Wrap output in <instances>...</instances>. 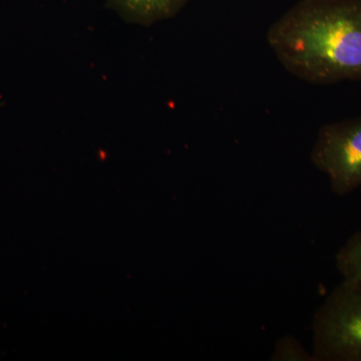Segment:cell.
Here are the masks:
<instances>
[{"label": "cell", "instance_id": "obj_1", "mask_svg": "<svg viewBox=\"0 0 361 361\" xmlns=\"http://www.w3.org/2000/svg\"><path fill=\"white\" fill-rule=\"evenodd\" d=\"M267 42L308 84L361 80V0H299L270 26Z\"/></svg>", "mask_w": 361, "mask_h": 361}, {"label": "cell", "instance_id": "obj_2", "mask_svg": "<svg viewBox=\"0 0 361 361\" xmlns=\"http://www.w3.org/2000/svg\"><path fill=\"white\" fill-rule=\"evenodd\" d=\"M316 361H361V287L341 280L316 310L312 322Z\"/></svg>", "mask_w": 361, "mask_h": 361}, {"label": "cell", "instance_id": "obj_3", "mask_svg": "<svg viewBox=\"0 0 361 361\" xmlns=\"http://www.w3.org/2000/svg\"><path fill=\"white\" fill-rule=\"evenodd\" d=\"M310 160L326 176L337 196H345L360 189L361 116L323 125L311 149Z\"/></svg>", "mask_w": 361, "mask_h": 361}, {"label": "cell", "instance_id": "obj_4", "mask_svg": "<svg viewBox=\"0 0 361 361\" xmlns=\"http://www.w3.org/2000/svg\"><path fill=\"white\" fill-rule=\"evenodd\" d=\"M190 0H106V4L128 23L151 26L170 20L187 6Z\"/></svg>", "mask_w": 361, "mask_h": 361}, {"label": "cell", "instance_id": "obj_5", "mask_svg": "<svg viewBox=\"0 0 361 361\" xmlns=\"http://www.w3.org/2000/svg\"><path fill=\"white\" fill-rule=\"evenodd\" d=\"M336 265L342 280L361 287V231L349 237L337 251Z\"/></svg>", "mask_w": 361, "mask_h": 361}, {"label": "cell", "instance_id": "obj_6", "mask_svg": "<svg viewBox=\"0 0 361 361\" xmlns=\"http://www.w3.org/2000/svg\"><path fill=\"white\" fill-rule=\"evenodd\" d=\"M271 360L273 361H316L312 353L304 349L295 337L286 336L275 344Z\"/></svg>", "mask_w": 361, "mask_h": 361}]
</instances>
